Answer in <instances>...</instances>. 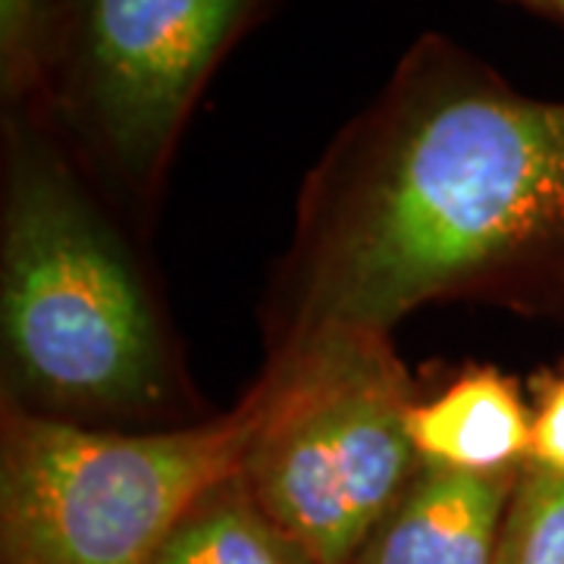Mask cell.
Masks as SVG:
<instances>
[{
    "instance_id": "2",
    "label": "cell",
    "mask_w": 564,
    "mask_h": 564,
    "mask_svg": "<svg viewBox=\"0 0 564 564\" xmlns=\"http://www.w3.org/2000/svg\"><path fill=\"white\" fill-rule=\"evenodd\" d=\"M7 117L0 258L3 355L57 411H139L161 399L163 343L129 258L88 207L39 113Z\"/></svg>"
},
{
    "instance_id": "11",
    "label": "cell",
    "mask_w": 564,
    "mask_h": 564,
    "mask_svg": "<svg viewBox=\"0 0 564 564\" xmlns=\"http://www.w3.org/2000/svg\"><path fill=\"white\" fill-rule=\"evenodd\" d=\"M527 464L564 474V377L552 383L533 417V443Z\"/></svg>"
},
{
    "instance_id": "1",
    "label": "cell",
    "mask_w": 564,
    "mask_h": 564,
    "mask_svg": "<svg viewBox=\"0 0 564 564\" xmlns=\"http://www.w3.org/2000/svg\"><path fill=\"white\" fill-rule=\"evenodd\" d=\"M317 202L295 326L389 333L433 299L564 261V101L423 39L339 139Z\"/></svg>"
},
{
    "instance_id": "6",
    "label": "cell",
    "mask_w": 564,
    "mask_h": 564,
    "mask_svg": "<svg viewBox=\"0 0 564 564\" xmlns=\"http://www.w3.org/2000/svg\"><path fill=\"white\" fill-rule=\"evenodd\" d=\"M521 470L464 474L421 462L351 564H499L505 511Z\"/></svg>"
},
{
    "instance_id": "13",
    "label": "cell",
    "mask_w": 564,
    "mask_h": 564,
    "mask_svg": "<svg viewBox=\"0 0 564 564\" xmlns=\"http://www.w3.org/2000/svg\"><path fill=\"white\" fill-rule=\"evenodd\" d=\"M514 3H518V0H514Z\"/></svg>"
},
{
    "instance_id": "9",
    "label": "cell",
    "mask_w": 564,
    "mask_h": 564,
    "mask_svg": "<svg viewBox=\"0 0 564 564\" xmlns=\"http://www.w3.org/2000/svg\"><path fill=\"white\" fill-rule=\"evenodd\" d=\"M499 564H564V474L524 464L505 511Z\"/></svg>"
},
{
    "instance_id": "3",
    "label": "cell",
    "mask_w": 564,
    "mask_h": 564,
    "mask_svg": "<svg viewBox=\"0 0 564 564\" xmlns=\"http://www.w3.org/2000/svg\"><path fill=\"white\" fill-rule=\"evenodd\" d=\"M242 480L317 564H351L417 470L411 383L380 329L302 323L254 392Z\"/></svg>"
},
{
    "instance_id": "12",
    "label": "cell",
    "mask_w": 564,
    "mask_h": 564,
    "mask_svg": "<svg viewBox=\"0 0 564 564\" xmlns=\"http://www.w3.org/2000/svg\"><path fill=\"white\" fill-rule=\"evenodd\" d=\"M518 3L536 10V13H545V17H552L564 25V0H518Z\"/></svg>"
},
{
    "instance_id": "10",
    "label": "cell",
    "mask_w": 564,
    "mask_h": 564,
    "mask_svg": "<svg viewBox=\"0 0 564 564\" xmlns=\"http://www.w3.org/2000/svg\"><path fill=\"white\" fill-rule=\"evenodd\" d=\"M44 0H0V88L7 107L35 101Z\"/></svg>"
},
{
    "instance_id": "8",
    "label": "cell",
    "mask_w": 564,
    "mask_h": 564,
    "mask_svg": "<svg viewBox=\"0 0 564 564\" xmlns=\"http://www.w3.org/2000/svg\"><path fill=\"white\" fill-rule=\"evenodd\" d=\"M154 564H317L232 474L207 489L163 543Z\"/></svg>"
},
{
    "instance_id": "4",
    "label": "cell",
    "mask_w": 564,
    "mask_h": 564,
    "mask_svg": "<svg viewBox=\"0 0 564 564\" xmlns=\"http://www.w3.org/2000/svg\"><path fill=\"white\" fill-rule=\"evenodd\" d=\"M251 395L217 421L122 436L10 411L0 458L3 564H154L192 505L239 474Z\"/></svg>"
},
{
    "instance_id": "5",
    "label": "cell",
    "mask_w": 564,
    "mask_h": 564,
    "mask_svg": "<svg viewBox=\"0 0 564 564\" xmlns=\"http://www.w3.org/2000/svg\"><path fill=\"white\" fill-rule=\"evenodd\" d=\"M273 0H44L39 91L132 182L158 176L223 54Z\"/></svg>"
},
{
    "instance_id": "7",
    "label": "cell",
    "mask_w": 564,
    "mask_h": 564,
    "mask_svg": "<svg viewBox=\"0 0 564 564\" xmlns=\"http://www.w3.org/2000/svg\"><path fill=\"white\" fill-rule=\"evenodd\" d=\"M411 443L426 464L464 474H514L530 462L533 417L511 380L477 370L443 395L414 404Z\"/></svg>"
}]
</instances>
